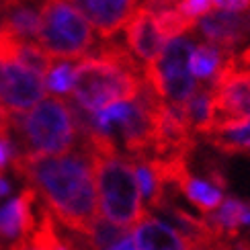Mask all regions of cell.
I'll return each mask as SVG.
<instances>
[{
    "mask_svg": "<svg viewBox=\"0 0 250 250\" xmlns=\"http://www.w3.org/2000/svg\"><path fill=\"white\" fill-rule=\"evenodd\" d=\"M125 39L129 45V54L140 58L146 66L154 64L166 45V39L158 31L154 15L144 10L142 6L135 8L129 23L125 25Z\"/></svg>",
    "mask_w": 250,
    "mask_h": 250,
    "instance_id": "30bf717a",
    "label": "cell"
},
{
    "mask_svg": "<svg viewBox=\"0 0 250 250\" xmlns=\"http://www.w3.org/2000/svg\"><path fill=\"white\" fill-rule=\"evenodd\" d=\"M213 250H232V248H230V244H220V246L213 248Z\"/></svg>",
    "mask_w": 250,
    "mask_h": 250,
    "instance_id": "484cf974",
    "label": "cell"
},
{
    "mask_svg": "<svg viewBox=\"0 0 250 250\" xmlns=\"http://www.w3.org/2000/svg\"><path fill=\"white\" fill-rule=\"evenodd\" d=\"M246 211L248 209L244 201L234 199V197H226L215 213L203 215V222L209 226V230L213 232L217 240L228 244L238 238V230H240V226L244 222Z\"/></svg>",
    "mask_w": 250,
    "mask_h": 250,
    "instance_id": "4fadbf2b",
    "label": "cell"
},
{
    "mask_svg": "<svg viewBox=\"0 0 250 250\" xmlns=\"http://www.w3.org/2000/svg\"><path fill=\"white\" fill-rule=\"evenodd\" d=\"M45 76V84L54 95H68L74 84V66L70 62H56Z\"/></svg>",
    "mask_w": 250,
    "mask_h": 250,
    "instance_id": "ffe728a7",
    "label": "cell"
},
{
    "mask_svg": "<svg viewBox=\"0 0 250 250\" xmlns=\"http://www.w3.org/2000/svg\"><path fill=\"white\" fill-rule=\"evenodd\" d=\"M0 140L10 146L13 160L19 156H60L76 148L78 127L70 103L51 97L23 115H8L0 109Z\"/></svg>",
    "mask_w": 250,
    "mask_h": 250,
    "instance_id": "3957f363",
    "label": "cell"
},
{
    "mask_svg": "<svg viewBox=\"0 0 250 250\" xmlns=\"http://www.w3.org/2000/svg\"><path fill=\"white\" fill-rule=\"evenodd\" d=\"M179 13L189 17L193 21L207 17L213 10V0H181L179 2Z\"/></svg>",
    "mask_w": 250,
    "mask_h": 250,
    "instance_id": "44dd1931",
    "label": "cell"
},
{
    "mask_svg": "<svg viewBox=\"0 0 250 250\" xmlns=\"http://www.w3.org/2000/svg\"><path fill=\"white\" fill-rule=\"evenodd\" d=\"M123 236H127V230L109 224L107 220H103V217H97V222L92 224L90 232L84 238H86L90 250H107L109 246H113L117 240H121Z\"/></svg>",
    "mask_w": 250,
    "mask_h": 250,
    "instance_id": "d6986e66",
    "label": "cell"
},
{
    "mask_svg": "<svg viewBox=\"0 0 250 250\" xmlns=\"http://www.w3.org/2000/svg\"><path fill=\"white\" fill-rule=\"evenodd\" d=\"M213 6L220 10H230V13H242L250 8V0H213Z\"/></svg>",
    "mask_w": 250,
    "mask_h": 250,
    "instance_id": "603a6c76",
    "label": "cell"
},
{
    "mask_svg": "<svg viewBox=\"0 0 250 250\" xmlns=\"http://www.w3.org/2000/svg\"><path fill=\"white\" fill-rule=\"evenodd\" d=\"M154 19H156V25H158V31L162 33V37H164L166 41L181 37L183 33L191 31V29L197 25V21L185 17V15L179 13L176 8H172V10H162V13L154 15Z\"/></svg>",
    "mask_w": 250,
    "mask_h": 250,
    "instance_id": "ac0fdd59",
    "label": "cell"
},
{
    "mask_svg": "<svg viewBox=\"0 0 250 250\" xmlns=\"http://www.w3.org/2000/svg\"><path fill=\"white\" fill-rule=\"evenodd\" d=\"M133 244L138 250H193L187 238L172 226L146 213L133 226Z\"/></svg>",
    "mask_w": 250,
    "mask_h": 250,
    "instance_id": "7c38bea8",
    "label": "cell"
},
{
    "mask_svg": "<svg viewBox=\"0 0 250 250\" xmlns=\"http://www.w3.org/2000/svg\"><path fill=\"white\" fill-rule=\"evenodd\" d=\"M37 193L27 187L19 197L0 207V240H29L37 226Z\"/></svg>",
    "mask_w": 250,
    "mask_h": 250,
    "instance_id": "8fae6325",
    "label": "cell"
},
{
    "mask_svg": "<svg viewBox=\"0 0 250 250\" xmlns=\"http://www.w3.org/2000/svg\"><path fill=\"white\" fill-rule=\"evenodd\" d=\"M142 84L144 68L138 66L129 49L117 41H107L74 66L70 92L78 109L95 115L113 103L133 101Z\"/></svg>",
    "mask_w": 250,
    "mask_h": 250,
    "instance_id": "7a4b0ae2",
    "label": "cell"
},
{
    "mask_svg": "<svg viewBox=\"0 0 250 250\" xmlns=\"http://www.w3.org/2000/svg\"><path fill=\"white\" fill-rule=\"evenodd\" d=\"M15 172L45 203L54 220L68 232L86 236L99 217L92 158L84 148L60 156H19Z\"/></svg>",
    "mask_w": 250,
    "mask_h": 250,
    "instance_id": "6da1fadb",
    "label": "cell"
},
{
    "mask_svg": "<svg viewBox=\"0 0 250 250\" xmlns=\"http://www.w3.org/2000/svg\"><path fill=\"white\" fill-rule=\"evenodd\" d=\"M185 121L189 123L195 135H205L213 127V103H211V92L209 88H199L195 95L179 105Z\"/></svg>",
    "mask_w": 250,
    "mask_h": 250,
    "instance_id": "2e32d148",
    "label": "cell"
},
{
    "mask_svg": "<svg viewBox=\"0 0 250 250\" xmlns=\"http://www.w3.org/2000/svg\"><path fill=\"white\" fill-rule=\"evenodd\" d=\"M181 0H144L140 4L144 10H148L152 15H158L162 10H172V8H179Z\"/></svg>",
    "mask_w": 250,
    "mask_h": 250,
    "instance_id": "7402d4cb",
    "label": "cell"
},
{
    "mask_svg": "<svg viewBox=\"0 0 250 250\" xmlns=\"http://www.w3.org/2000/svg\"><path fill=\"white\" fill-rule=\"evenodd\" d=\"M174 189L183 193L187 197V201L193 203L201 213H211L213 209L222 205L224 201V191L217 189L215 185H211L207 179H199V176L191 174V170H187L179 181H176Z\"/></svg>",
    "mask_w": 250,
    "mask_h": 250,
    "instance_id": "5bb4252c",
    "label": "cell"
},
{
    "mask_svg": "<svg viewBox=\"0 0 250 250\" xmlns=\"http://www.w3.org/2000/svg\"><path fill=\"white\" fill-rule=\"evenodd\" d=\"M232 56L236 54H226L224 49L211 43H199L193 47L189 56V72L195 80H207L211 84L215 76L220 74L222 66L226 64V60Z\"/></svg>",
    "mask_w": 250,
    "mask_h": 250,
    "instance_id": "9a60e30c",
    "label": "cell"
},
{
    "mask_svg": "<svg viewBox=\"0 0 250 250\" xmlns=\"http://www.w3.org/2000/svg\"><path fill=\"white\" fill-rule=\"evenodd\" d=\"M10 160H13V150H10V146L6 142L0 140V170H2Z\"/></svg>",
    "mask_w": 250,
    "mask_h": 250,
    "instance_id": "cb8c5ba5",
    "label": "cell"
},
{
    "mask_svg": "<svg viewBox=\"0 0 250 250\" xmlns=\"http://www.w3.org/2000/svg\"><path fill=\"white\" fill-rule=\"evenodd\" d=\"M66 2L74 6L88 21V25L95 27L97 33L107 41L125 29L138 8V0H66Z\"/></svg>",
    "mask_w": 250,
    "mask_h": 250,
    "instance_id": "ba28073f",
    "label": "cell"
},
{
    "mask_svg": "<svg viewBox=\"0 0 250 250\" xmlns=\"http://www.w3.org/2000/svg\"><path fill=\"white\" fill-rule=\"evenodd\" d=\"M95 31L66 0H43L39 8L37 45L51 60L84 58L95 47Z\"/></svg>",
    "mask_w": 250,
    "mask_h": 250,
    "instance_id": "5b68a950",
    "label": "cell"
},
{
    "mask_svg": "<svg viewBox=\"0 0 250 250\" xmlns=\"http://www.w3.org/2000/svg\"><path fill=\"white\" fill-rule=\"evenodd\" d=\"M207 88L213 103L211 131L234 129L250 121V72L236 66V56L226 60L220 74Z\"/></svg>",
    "mask_w": 250,
    "mask_h": 250,
    "instance_id": "8992f818",
    "label": "cell"
},
{
    "mask_svg": "<svg viewBox=\"0 0 250 250\" xmlns=\"http://www.w3.org/2000/svg\"><path fill=\"white\" fill-rule=\"evenodd\" d=\"M107 250H138V248H135V244H133V240L129 236H123L121 240H117L115 244L109 246Z\"/></svg>",
    "mask_w": 250,
    "mask_h": 250,
    "instance_id": "d4e9b609",
    "label": "cell"
},
{
    "mask_svg": "<svg viewBox=\"0 0 250 250\" xmlns=\"http://www.w3.org/2000/svg\"><path fill=\"white\" fill-rule=\"evenodd\" d=\"M90 158L103 220L129 230L148 213L135 179L133 160L119 154V150L109 154H90Z\"/></svg>",
    "mask_w": 250,
    "mask_h": 250,
    "instance_id": "277c9868",
    "label": "cell"
},
{
    "mask_svg": "<svg viewBox=\"0 0 250 250\" xmlns=\"http://www.w3.org/2000/svg\"><path fill=\"white\" fill-rule=\"evenodd\" d=\"M205 140L222 154H228V156L248 154L250 156V121L246 125H240V127H234V129L211 131L205 135Z\"/></svg>",
    "mask_w": 250,
    "mask_h": 250,
    "instance_id": "e0dca14e",
    "label": "cell"
},
{
    "mask_svg": "<svg viewBox=\"0 0 250 250\" xmlns=\"http://www.w3.org/2000/svg\"><path fill=\"white\" fill-rule=\"evenodd\" d=\"M45 99V76L21 62H0V109L23 115Z\"/></svg>",
    "mask_w": 250,
    "mask_h": 250,
    "instance_id": "52a82bcc",
    "label": "cell"
},
{
    "mask_svg": "<svg viewBox=\"0 0 250 250\" xmlns=\"http://www.w3.org/2000/svg\"><path fill=\"white\" fill-rule=\"evenodd\" d=\"M242 224H250V209L246 211V215H244V222Z\"/></svg>",
    "mask_w": 250,
    "mask_h": 250,
    "instance_id": "4316f807",
    "label": "cell"
},
{
    "mask_svg": "<svg viewBox=\"0 0 250 250\" xmlns=\"http://www.w3.org/2000/svg\"><path fill=\"white\" fill-rule=\"evenodd\" d=\"M199 29L211 45L224 49L226 54H234V49L250 41V10H211L201 19Z\"/></svg>",
    "mask_w": 250,
    "mask_h": 250,
    "instance_id": "9c48e42d",
    "label": "cell"
}]
</instances>
